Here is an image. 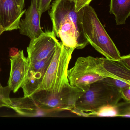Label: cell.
Returning a JSON list of instances; mask_svg holds the SVG:
<instances>
[{
    "instance_id": "obj_17",
    "label": "cell",
    "mask_w": 130,
    "mask_h": 130,
    "mask_svg": "<svg viewBox=\"0 0 130 130\" xmlns=\"http://www.w3.org/2000/svg\"><path fill=\"white\" fill-rule=\"evenodd\" d=\"M52 0H37L38 10L40 16L42 13L50 9Z\"/></svg>"
},
{
    "instance_id": "obj_19",
    "label": "cell",
    "mask_w": 130,
    "mask_h": 130,
    "mask_svg": "<svg viewBox=\"0 0 130 130\" xmlns=\"http://www.w3.org/2000/svg\"><path fill=\"white\" fill-rule=\"evenodd\" d=\"M121 99H123L125 102H130V88L123 89L119 91Z\"/></svg>"
},
{
    "instance_id": "obj_1",
    "label": "cell",
    "mask_w": 130,
    "mask_h": 130,
    "mask_svg": "<svg viewBox=\"0 0 130 130\" xmlns=\"http://www.w3.org/2000/svg\"><path fill=\"white\" fill-rule=\"evenodd\" d=\"M51 7L52 32L64 46L82 49L89 44L83 29L82 9L77 12L72 0H55Z\"/></svg>"
},
{
    "instance_id": "obj_12",
    "label": "cell",
    "mask_w": 130,
    "mask_h": 130,
    "mask_svg": "<svg viewBox=\"0 0 130 130\" xmlns=\"http://www.w3.org/2000/svg\"><path fill=\"white\" fill-rule=\"evenodd\" d=\"M11 100L10 108L20 115L32 117L43 116L47 113L38 107L31 96L11 98Z\"/></svg>"
},
{
    "instance_id": "obj_16",
    "label": "cell",
    "mask_w": 130,
    "mask_h": 130,
    "mask_svg": "<svg viewBox=\"0 0 130 130\" xmlns=\"http://www.w3.org/2000/svg\"><path fill=\"white\" fill-rule=\"evenodd\" d=\"M102 80L108 85L116 88L119 91L123 89L130 88V83L118 79L106 77L104 78Z\"/></svg>"
},
{
    "instance_id": "obj_15",
    "label": "cell",
    "mask_w": 130,
    "mask_h": 130,
    "mask_svg": "<svg viewBox=\"0 0 130 130\" xmlns=\"http://www.w3.org/2000/svg\"><path fill=\"white\" fill-rule=\"evenodd\" d=\"M11 91L12 89L9 86L4 87L0 84V108L6 107L10 108L11 103L10 94Z\"/></svg>"
},
{
    "instance_id": "obj_4",
    "label": "cell",
    "mask_w": 130,
    "mask_h": 130,
    "mask_svg": "<svg viewBox=\"0 0 130 130\" xmlns=\"http://www.w3.org/2000/svg\"><path fill=\"white\" fill-rule=\"evenodd\" d=\"M74 50L65 47L60 42L55 51L38 90H44L53 93H58L70 86L68 78L67 71Z\"/></svg>"
},
{
    "instance_id": "obj_3",
    "label": "cell",
    "mask_w": 130,
    "mask_h": 130,
    "mask_svg": "<svg viewBox=\"0 0 130 130\" xmlns=\"http://www.w3.org/2000/svg\"><path fill=\"white\" fill-rule=\"evenodd\" d=\"M121 99L116 88L102 80L93 83L78 99L72 111L85 116H92L99 109L107 105L118 103Z\"/></svg>"
},
{
    "instance_id": "obj_18",
    "label": "cell",
    "mask_w": 130,
    "mask_h": 130,
    "mask_svg": "<svg viewBox=\"0 0 130 130\" xmlns=\"http://www.w3.org/2000/svg\"><path fill=\"white\" fill-rule=\"evenodd\" d=\"M75 5L76 10L77 12L80 10L81 9L87 5H89L90 0H72Z\"/></svg>"
},
{
    "instance_id": "obj_8",
    "label": "cell",
    "mask_w": 130,
    "mask_h": 130,
    "mask_svg": "<svg viewBox=\"0 0 130 130\" xmlns=\"http://www.w3.org/2000/svg\"><path fill=\"white\" fill-rule=\"evenodd\" d=\"M60 43L52 31L44 32L38 38L31 40L27 49L29 62L48 57L54 53Z\"/></svg>"
},
{
    "instance_id": "obj_2",
    "label": "cell",
    "mask_w": 130,
    "mask_h": 130,
    "mask_svg": "<svg viewBox=\"0 0 130 130\" xmlns=\"http://www.w3.org/2000/svg\"><path fill=\"white\" fill-rule=\"evenodd\" d=\"M82 10L83 29L89 44L106 58L119 60L121 57L120 52L102 25L94 9L88 5Z\"/></svg>"
},
{
    "instance_id": "obj_13",
    "label": "cell",
    "mask_w": 130,
    "mask_h": 130,
    "mask_svg": "<svg viewBox=\"0 0 130 130\" xmlns=\"http://www.w3.org/2000/svg\"><path fill=\"white\" fill-rule=\"evenodd\" d=\"M109 13L115 16L116 25H125L130 15V0H110Z\"/></svg>"
},
{
    "instance_id": "obj_21",
    "label": "cell",
    "mask_w": 130,
    "mask_h": 130,
    "mask_svg": "<svg viewBox=\"0 0 130 130\" xmlns=\"http://www.w3.org/2000/svg\"><path fill=\"white\" fill-rule=\"evenodd\" d=\"M4 31H5V30H4L3 27L1 25V24L0 23V35Z\"/></svg>"
},
{
    "instance_id": "obj_20",
    "label": "cell",
    "mask_w": 130,
    "mask_h": 130,
    "mask_svg": "<svg viewBox=\"0 0 130 130\" xmlns=\"http://www.w3.org/2000/svg\"><path fill=\"white\" fill-rule=\"evenodd\" d=\"M120 60L124 63L127 67L130 68V54L125 56H121Z\"/></svg>"
},
{
    "instance_id": "obj_10",
    "label": "cell",
    "mask_w": 130,
    "mask_h": 130,
    "mask_svg": "<svg viewBox=\"0 0 130 130\" xmlns=\"http://www.w3.org/2000/svg\"><path fill=\"white\" fill-rule=\"evenodd\" d=\"M11 69L8 86L16 93L25 80L28 70L29 61L23 50L19 51L10 58Z\"/></svg>"
},
{
    "instance_id": "obj_22",
    "label": "cell",
    "mask_w": 130,
    "mask_h": 130,
    "mask_svg": "<svg viewBox=\"0 0 130 130\" xmlns=\"http://www.w3.org/2000/svg\"><path fill=\"white\" fill-rule=\"evenodd\" d=\"M92 0H90V2H92Z\"/></svg>"
},
{
    "instance_id": "obj_11",
    "label": "cell",
    "mask_w": 130,
    "mask_h": 130,
    "mask_svg": "<svg viewBox=\"0 0 130 130\" xmlns=\"http://www.w3.org/2000/svg\"><path fill=\"white\" fill-rule=\"evenodd\" d=\"M25 13V18L20 22V32L33 40L44 32L41 28V17L38 10L37 0H32L31 5Z\"/></svg>"
},
{
    "instance_id": "obj_14",
    "label": "cell",
    "mask_w": 130,
    "mask_h": 130,
    "mask_svg": "<svg viewBox=\"0 0 130 130\" xmlns=\"http://www.w3.org/2000/svg\"><path fill=\"white\" fill-rule=\"evenodd\" d=\"M54 53L50 55L48 57L41 60L29 62L28 71L33 74L38 78L43 80L51 61Z\"/></svg>"
},
{
    "instance_id": "obj_7",
    "label": "cell",
    "mask_w": 130,
    "mask_h": 130,
    "mask_svg": "<svg viewBox=\"0 0 130 130\" xmlns=\"http://www.w3.org/2000/svg\"><path fill=\"white\" fill-rule=\"evenodd\" d=\"M89 60L93 70L100 76L104 78L111 77L130 83V68L120 59L115 60L90 56Z\"/></svg>"
},
{
    "instance_id": "obj_9",
    "label": "cell",
    "mask_w": 130,
    "mask_h": 130,
    "mask_svg": "<svg viewBox=\"0 0 130 130\" xmlns=\"http://www.w3.org/2000/svg\"><path fill=\"white\" fill-rule=\"evenodd\" d=\"M25 0H0V23L6 31L19 29Z\"/></svg>"
},
{
    "instance_id": "obj_6",
    "label": "cell",
    "mask_w": 130,
    "mask_h": 130,
    "mask_svg": "<svg viewBox=\"0 0 130 130\" xmlns=\"http://www.w3.org/2000/svg\"><path fill=\"white\" fill-rule=\"evenodd\" d=\"M67 77L72 87L83 92L89 88L93 83L104 78L92 70L86 57L77 58L74 66L68 70Z\"/></svg>"
},
{
    "instance_id": "obj_5",
    "label": "cell",
    "mask_w": 130,
    "mask_h": 130,
    "mask_svg": "<svg viewBox=\"0 0 130 130\" xmlns=\"http://www.w3.org/2000/svg\"><path fill=\"white\" fill-rule=\"evenodd\" d=\"M83 93L70 85L58 93L40 90L31 96L41 109L47 113L55 110L73 111L76 102Z\"/></svg>"
}]
</instances>
